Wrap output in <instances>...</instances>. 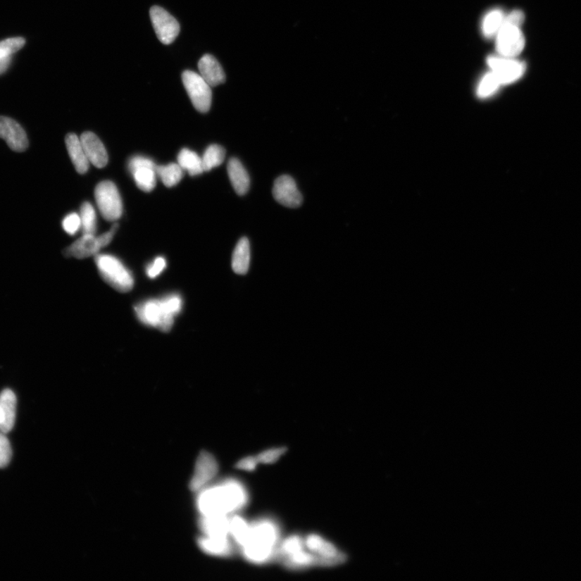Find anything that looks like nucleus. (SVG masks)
Here are the masks:
<instances>
[{
  "mask_svg": "<svg viewBox=\"0 0 581 581\" xmlns=\"http://www.w3.org/2000/svg\"><path fill=\"white\" fill-rule=\"evenodd\" d=\"M249 499L246 486L230 478L199 492L196 505L201 516H230L242 511Z\"/></svg>",
  "mask_w": 581,
  "mask_h": 581,
  "instance_id": "f257e3e1",
  "label": "nucleus"
},
{
  "mask_svg": "<svg viewBox=\"0 0 581 581\" xmlns=\"http://www.w3.org/2000/svg\"><path fill=\"white\" fill-rule=\"evenodd\" d=\"M279 524L273 518H261L251 523L250 538L241 547L245 560L256 566L279 561L278 549L281 542Z\"/></svg>",
  "mask_w": 581,
  "mask_h": 581,
  "instance_id": "f03ea898",
  "label": "nucleus"
},
{
  "mask_svg": "<svg viewBox=\"0 0 581 581\" xmlns=\"http://www.w3.org/2000/svg\"><path fill=\"white\" fill-rule=\"evenodd\" d=\"M182 299L179 294H170L160 299H149L135 308L137 318L144 325L163 332L173 329L175 318L181 313Z\"/></svg>",
  "mask_w": 581,
  "mask_h": 581,
  "instance_id": "7ed1b4c3",
  "label": "nucleus"
},
{
  "mask_svg": "<svg viewBox=\"0 0 581 581\" xmlns=\"http://www.w3.org/2000/svg\"><path fill=\"white\" fill-rule=\"evenodd\" d=\"M95 261L103 280L115 291L125 293L134 289V275L120 259L109 254H96Z\"/></svg>",
  "mask_w": 581,
  "mask_h": 581,
  "instance_id": "20e7f679",
  "label": "nucleus"
},
{
  "mask_svg": "<svg viewBox=\"0 0 581 581\" xmlns=\"http://www.w3.org/2000/svg\"><path fill=\"white\" fill-rule=\"evenodd\" d=\"M95 197L99 212L105 220L115 221L123 215V200L114 182H99L96 187Z\"/></svg>",
  "mask_w": 581,
  "mask_h": 581,
  "instance_id": "39448f33",
  "label": "nucleus"
},
{
  "mask_svg": "<svg viewBox=\"0 0 581 581\" xmlns=\"http://www.w3.org/2000/svg\"><path fill=\"white\" fill-rule=\"evenodd\" d=\"M118 226V224L113 225L112 229L98 237L93 235H82L80 239L65 249V256L79 259L96 256L102 248L113 241Z\"/></svg>",
  "mask_w": 581,
  "mask_h": 581,
  "instance_id": "423d86ee",
  "label": "nucleus"
},
{
  "mask_svg": "<svg viewBox=\"0 0 581 581\" xmlns=\"http://www.w3.org/2000/svg\"><path fill=\"white\" fill-rule=\"evenodd\" d=\"M182 82L191 99L193 106L202 113L208 112L212 104L213 93L211 87L201 75L191 70L182 73Z\"/></svg>",
  "mask_w": 581,
  "mask_h": 581,
  "instance_id": "0eeeda50",
  "label": "nucleus"
},
{
  "mask_svg": "<svg viewBox=\"0 0 581 581\" xmlns=\"http://www.w3.org/2000/svg\"><path fill=\"white\" fill-rule=\"evenodd\" d=\"M496 37V51L501 57L514 58L523 51L525 37L520 26L504 21L501 29Z\"/></svg>",
  "mask_w": 581,
  "mask_h": 581,
  "instance_id": "6e6552de",
  "label": "nucleus"
},
{
  "mask_svg": "<svg viewBox=\"0 0 581 581\" xmlns=\"http://www.w3.org/2000/svg\"><path fill=\"white\" fill-rule=\"evenodd\" d=\"M306 549L327 562L330 567L339 566L347 561L345 553L318 534H310L304 538Z\"/></svg>",
  "mask_w": 581,
  "mask_h": 581,
  "instance_id": "1a4fd4ad",
  "label": "nucleus"
},
{
  "mask_svg": "<svg viewBox=\"0 0 581 581\" xmlns=\"http://www.w3.org/2000/svg\"><path fill=\"white\" fill-rule=\"evenodd\" d=\"M157 165L146 157L135 156L130 160L129 169L139 189L145 192L154 189L157 182Z\"/></svg>",
  "mask_w": 581,
  "mask_h": 581,
  "instance_id": "9d476101",
  "label": "nucleus"
},
{
  "mask_svg": "<svg viewBox=\"0 0 581 581\" xmlns=\"http://www.w3.org/2000/svg\"><path fill=\"white\" fill-rule=\"evenodd\" d=\"M219 472L217 459L208 451H202L197 458L195 471L190 481L192 492H200L206 488Z\"/></svg>",
  "mask_w": 581,
  "mask_h": 581,
  "instance_id": "9b49d317",
  "label": "nucleus"
},
{
  "mask_svg": "<svg viewBox=\"0 0 581 581\" xmlns=\"http://www.w3.org/2000/svg\"><path fill=\"white\" fill-rule=\"evenodd\" d=\"M151 18L156 35L164 45H170L179 35V22L165 9L154 6L151 9Z\"/></svg>",
  "mask_w": 581,
  "mask_h": 581,
  "instance_id": "f8f14e48",
  "label": "nucleus"
},
{
  "mask_svg": "<svg viewBox=\"0 0 581 581\" xmlns=\"http://www.w3.org/2000/svg\"><path fill=\"white\" fill-rule=\"evenodd\" d=\"M487 63L501 85L517 81L525 71V63L514 58L491 56L487 59Z\"/></svg>",
  "mask_w": 581,
  "mask_h": 581,
  "instance_id": "ddd939ff",
  "label": "nucleus"
},
{
  "mask_svg": "<svg viewBox=\"0 0 581 581\" xmlns=\"http://www.w3.org/2000/svg\"><path fill=\"white\" fill-rule=\"evenodd\" d=\"M0 138L15 152H24L29 147L25 130L15 120L7 116H0Z\"/></svg>",
  "mask_w": 581,
  "mask_h": 581,
  "instance_id": "4468645a",
  "label": "nucleus"
},
{
  "mask_svg": "<svg viewBox=\"0 0 581 581\" xmlns=\"http://www.w3.org/2000/svg\"><path fill=\"white\" fill-rule=\"evenodd\" d=\"M273 192L275 201L287 208H297L303 201L295 180L289 175H282L275 181Z\"/></svg>",
  "mask_w": 581,
  "mask_h": 581,
  "instance_id": "2eb2a0df",
  "label": "nucleus"
},
{
  "mask_svg": "<svg viewBox=\"0 0 581 581\" xmlns=\"http://www.w3.org/2000/svg\"><path fill=\"white\" fill-rule=\"evenodd\" d=\"M80 140L90 163L97 168L106 167L108 155L99 138L92 132H85L81 135Z\"/></svg>",
  "mask_w": 581,
  "mask_h": 581,
  "instance_id": "dca6fc26",
  "label": "nucleus"
},
{
  "mask_svg": "<svg viewBox=\"0 0 581 581\" xmlns=\"http://www.w3.org/2000/svg\"><path fill=\"white\" fill-rule=\"evenodd\" d=\"M197 542L201 551L209 556L227 558L235 554V544L230 537L212 538L203 535L199 538Z\"/></svg>",
  "mask_w": 581,
  "mask_h": 581,
  "instance_id": "f3484780",
  "label": "nucleus"
},
{
  "mask_svg": "<svg viewBox=\"0 0 581 581\" xmlns=\"http://www.w3.org/2000/svg\"><path fill=\"white\" fill-rule=\"evenodd\" d=\"M16 397L14 392L5 389L0 394V431L8 433L15 425Z\"/></svg>",
  "mask_w": 581,
  "mask_h": 581,
  "instance_id": "a211bd4d",
  "label": "nucleus"
},
{
  "mask_svg": "<svg viewBox=\"0 0 581 581\" xmlns=\"http://www.w3.org/2000/svg\"><path fill=\"white\" fill-rule=\"evenodd\" d=\"M287 569L292 571H299L315 567L330 568L327 562L323 560L313 553L304 549L296 554L286 557L281 561Z\"/></svg>",
  "mask_w": 581,
  "mask_h": 581,
  "instance_id": "6ab92c4d",
  "label": "nucleus"
},
{
  "mask_svg": "<svg viewBox=\"0 0 581 581\" xmlns=\"http://www.w3.org/2000/svg\"><path fill=\"white\" fill-rule=\"evenodd\" d=\"M200 75L210 87H217L225 81V75L221 65L212 55L206 54L198 64Z\"/></svg>",
  "mask_w": 581,
  "mask_h": 581,
  "instance_id": "aec40b11",
  "label": "nucleus"
},
{
  "mask_svg": "<svg viewBox=\"0 0 581 581\" xmlns=\"http://www.w3.org/2000/svg\"><path fill=\"white\" fill-rule=\"evenodd\" d=\"M199 525L204 536L212 538L230 537L229 516H201Z\"/></svg>",
  "mask_w": 581,
  "mask_h": 581,
  "instance_id": "412c9836",
  "label": "nucleus"
},
{
  "mask_svg": "<svg viewBox=\"0 0 581 581\" xmlns=\"http://www.w3.org/2000/svg\"><path fill=\"white\" fill-rule=\"evenodd\" d=\"M65 145L77 173L81 175L87 173L88 169H89L90 162L87 157L84 147H82L80 137L75 134L66 135Z\"/></svg>",
  "mask_w": 581,
  "mask_h": 581,
  "instance_id": "4be33fe9",
  "label": "nucleus"
},
{
  "mask_svg": "<svg viewBox=\"0 0 581 581\" xmlns=\"http://www.w3.org/2000/svg\"><path fill=\"white\" fill-rule=\"evenodd\" d=\"M228 174L231 185L237 195L243 196L250 188L251 180L246 170L237 158H231L228 163Z\"/></svg>",
  "mask_w": 581,
  "mask_h": 581,
  "instance_id": "5701e85b",
  "label": "nucleus"
},
{
  "mask_svg": "<svg viewBox=\"0 0 581 581\" xmlns=\"http://www.w3.org/2000/svg\"><path fill=\"white\" fill-rule=\"evenodd\" d=\"M251 246L246 237H242L235 249L232 256V268L237 275H246L250 268Z\"/></svg>",
  "mask_w": 581,
  "mask_h": 581,
  "instance_id": "b1692460",
  "label": "nucleus"
},
{
  "mask_svg": "<svg viewBox=\"0 0 581 581\" xmlns=\"http://www.w3.org/2000/svg\"><path fill=\"white\" fill-rule=\"evenodd\" d=\"M251 523L239 516L230 518V535L235 544L241 549L250 538Z\"/></svg>",
  "mask_w": 581,
  "mask_h": 581,
  "instance_id": "393cba45",
  "label": "nucleus"
},
{
  "mask_svg": "<svg viewBox=\"0 0 581 581\" xmlns=\"http://www.w3.org/2000/svg\"><path fill=\"white\" fill-rule=\"evenodd\" d=\"M177 159L182 169L187 171L191 176H196L204 173L202 158L189 149H182Z\"/></svg>",
  "mask_w": 581,
  "mask_h": 581,
  "instance_id": "a878e982",
  "label": "nucleus"
},
{
  "mask_svg": "<svg viewBox=\"0 0 581 581\" xmlns=\"http://www.w3.org/2000/svg\"><path fill=\"white\" fill-rule=\"evenodd\" d=\"M156 171L159 178L161 179L164 185L168 187L178 185L185 175L184 170L178 163L157 165Z\"/></svg>",
  "mask_w": 581,
  "mask_h": 581,
  "instance_id": "bb28decb",
  "label": "nucleus"
},
{
  "mask_svg": "<svg viewBox=\"0 0 581 581\" xmlns=\"http://www.w3.org/2000/svg\"><path fill=\"white\" fill-rule=\"evenodd\" d=\"M506 15L500 9L491 11L485 16L482 23L483 35L488 38L496 37L505 21Z\"/></svg>",
  "mask_w": 581,
  "mask_h": 581,
  "instance_id": "cd10ccee",
  "label": "nucleus"
},
{
  "mask_svg": "<svg viewBox=\"0 0 581 581\" xmlns=\"http://www.w3.org/2000/svg\"><path fill=\"white\" fill-rule=\"evenodd\" d=\"M306 549L304 537L299 535H292L287 537L280 542L278 549L279 561L283 560L286 557L296 554Z\"/></svg>",
  "mask_w": 581,
  "mask_h": 581,
  "instance_id": "c85d7f7f",
  "label": "nucleus"
},
{
  "mask_svg": "<svg viewBox=\"0 0 581 581\" xmlns=\"http://www.w3.org/2000/svg\"><path fill=\"white\" fill-rule=\"evenodd\" d=\"M225 151L223 146L219 145L209 146L201 158L204 171H210L219 167L225 161Z\"/></svg>",
  "mask_w": 581,
  "mask_h": 581,
  "instance_id": "c756f323",
  "label": "nucleus"
},
{
  "mask_svg": "<svg viewBox=\"0 0 581 581\" xmlns=\"http://www.w3.org/2000/svg\"><path fill=\"white\" fill-rule=\"evenodd\" d=\"M81 229L82 235H96V210L90 203L85 202L80 208Z\"/></svg>",
  "mask_w": 581,
  "mask_h": 581,
  "instance_id": "7c9ffc66",
  "label": "nucleus"
},
{
  "mask_svg": "<svg viewBox=\"0 0 581 581\" xmlns=\"http://www.w3.org/2000/svg\"><path fill=\"white\" fill-rule=\"evenodd\" d=\"M501 86L499 80L494 72L487 74L480 81L478 87V96L481 98L489 97L494 94Z\"/></svg>",
  "mask_w": 581,
  "mask_h": 581,
  "instance_id": "2f4dec72",
  "label": "nucleus"
},
{
  "mask_svg": "<svg viewBox=\"0 0 581 581\" xmlns=\"http://www.w3.org/2000/svg\"><path fill=\"white\" fill-rule=\"evenodd\" d=\"M25 45V40L22 37H13L0 42V59L12 57Z\"/></svg>",
  "mask_w": 581,
  "mask_h": 581,
  "instance_id": "473e14b6",
  "label": "nucleus"
},
{
  "mask_svg": "<svg viewBox=\"0 0 581 581\" xmlns=\"http://www.w3.org/2000/svg\"><path fill=\"white\" fill-rule=\"evenodd\" d=\"M287 451V448L285 446L270 448V449L258 454L256 458L258 463L273 464L277 462Z\"/></svg>",
  "mask_w": 581,
  "mask_h": 581,
  "instance_id": "72a5a7b5",
  "label": "nucleus"
},
{
  "mask_svg": "<svg viewBox=\"0 0 581 581\" xmlns=\"http://www.w3.org/2000/svg\"><path fill=\"white\" fill-rule=\"evenodd\" d=\"M13 456L12 447L5 436V433L0 431V468L6 467Z\"/></svg>",
  "mask_w": 581,
  "mask_h": 581,
  "instance_id": "f704fd0d",
  "label": "nucleus"
},
{
  "mask_svg": "<svg viewBox=\"0 0 581 581\" xmlns=\"http://www.w3.org/2000/svg\"><path fill=\"white\" fill-rule=\"evenodd\" d=\"M81 227L80 215L75 213L66 215L63 221V228L70 235H75Z\"/></svg>",
  "mask_w": 581,
  "mask_h": 581,
  "instance_id": "c9c22d12",
  "label": "nucleus"
},
{
  "mask_svg": "<svg viewBox=\"0 0 581 581\" xmlns=\"http://www.w3.org/2000/svg\"><path fill=\"white\" fill-rule=\"evenodd\" d=\"M165 268H167V261H165V259L163 257H158L147 265L146 270V275L149 278H157L158 276L163 273Z\"/></svg>",
  "mask_w": 581,
  "mask_h": 581,
  "instance_id": "e433bc0d",
  "label": "nucleus"
},
{
  "mask_svg": "<svg viewBox=\"0 0 581 581\" xmlns=\"http://www.w3.org/2000/svg\"><path fill=\"white\" fill-rule=\"evenodd\" d=\"M258 464L256 456H247L243 458L235 464V468L242 471L254 472Z\"/></svg>",
  "mask_w": 581,
  "mask_h": 581,
  "instance_id": "4c0bfd02",
  "label": "nucleus"
},
{
  "mask_svg": "<svg viewBox=\"0 0 581 581\" xmlns=\"http://www.w3.org/2000/svg\"><path fill=\"white\" fill-rule=\"evenodd\" d=\"M506 23L521 26L524 21V14L521 11H513L511 13L506 15Z\"/></svg>",
  "mask_w": 581,
  "mask_h": 581,
  "instance_id": "58836bf2",
  "label": "nucleus"
},
{
  "mask_svg": "<svg viewBox=\"0 0 581 581\" xmlns=\"http://www.w3.org/2000/svg\"><path fill=\"white\" fill-rule=\"evenodd\" d=\"M12 57L4 58L0 59V75L5 73L9 68L11 63H12Z\"/></svg>",
  "mask_w": 581,
  "mask_h": 581,
  "instance_id": "ea45409f",
  "label": "nucleus"
}]
</instances>
